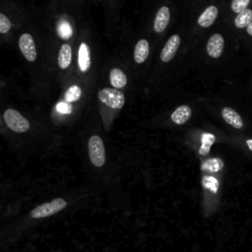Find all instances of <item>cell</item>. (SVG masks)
I'll list each match as a JSON object with an SVG mask.
<instances>
[{
  "label": "cell",
  "instance_id": "cell-4",
  "mask_svg": "<svg viewBox=\"0 0 252 252\" xmlns=\"http://www.w3.org/2000/svg\"><path fill=\"white\" fill-rule=\"evenodd\" d=\"M65 207H66V202L61 198H56L49 203H44L42 205H39L35 209H33L31 213V216L34 219L49 217L63 210Z\"/></svg>",
  "mask_w": 252,
  "mask_h": 252
},
{
  "label": "cell",
  "instance_id": "cell-6",
  "mask_svg": "<svg viewBox=\"0 0 252 252\" xmlns=\"http://www.w3.org/2000/svg\"><path fill=\"white\" fill-rule=\"evenodd\" d=\"M180 45V36L178 34L171 35L166 43L164 44L161 52H160V59L163 62H168L173 59L178 47Z\"/></svg>",
  "mask_w": 252,
  "mask_h": 252
},
{
  "label": "cell",
  "instance_id": "cell-11",
  "mask_svg": "<svg viewBox=\"0 0 252 252\" xmlns=\"http://www.w3.org/2000/svg\"><path fill=\"white\" fill-rule=\"evenodd\" d=\"M219 11L216 6H209L204 10V12L198 18V25L202 28L211 27L218 17Z\"/></svg>",
  "mask_w": 252,
  "mask_h": 252
},
{
  "label": "cell",
  "instance_id": "cell-15",
  "mask_svg": "<svg viewBox=\"0 0 252 252\" xmlns=\"http://www.w3.org/2000/svg\"><path fill=\"white\" fill-rule=\"evenodd\" d=\"M72 61V48L69 44L64 43L59 50L58 65L61 69H66L70 66Z\"/></svg>",
  "mask_w": 252,
  "mask_h": 252
},
{
  "label": "cell",
  "instance_id": "cell-2",
  "mask_svg": "<svg viewBox=\"0 0 252 252\" xmlns=\"http://www.w3.org/2000/svg\"><path fill=\"white\" fill-rule=\"evenodd\" d=\"M98 99L114 109H120L124 105L125 96L122 92L117 89L104 88L98 92Z\"/></svg>",
  "mask_w": 252,
  "mask_h": 252
},
{
  "label": "cell",
  "instance_id": "cell-25",
  "mask_svg": "<svg viewBox=\"0 0 252 252\" xmlns=\"http://www.w3.org/2000/svg\"><path fill=\"white\" fill-rule=\"evenodd\" d=\"M246 31H247V33L248 34H250V35H252V22L247 26V28H246Z\"/></svg>",
  "mask_w": 252,
  "mask_h": 252
},
{
  "label": "cell",
  "instance_id": "cell-16",
  "mask_svg": "<svg viewBox=\"0 0 252 252\" xmlns=\"http://www.w3.org/2000/svg\"><path fill=\"white\" fill-rule=\"evenodd\" d=\"M252 22V10L245 9L242 12L238 13L234 19V25L238 29L247 28V26Z\"/></svg>",
  "mask_w": 252,
  "mask_h": 252
},
{
  "label": "cell",
  "instance_id": "cell-8",
  "mask_svg": "<svg viewBox=\"0 0 252 252\" xmlns=\"http://www.w3.org/2000/svg\"><path fill=\"white\" fill-rule=\"evenodd\" d=\"M170 20V12L168 7L162 6L158 9L156 14L155 22H154V29L158 33L162 32L165 28L167 27Z\"/></svg>",
  "mask_w": 252,
  "mask_h": 252
},
{
  "label": "cell",
  "instance_id": "cell-21",
  "mask_svg": "<svg viewBox=\"0 0 252 252\" xmlns=\"http://www.w3.org/2000/svg\"><path fill=\"white\" fill-rule=\"evenodd\" d=\"M202 183L205 188L211 190L213 193H217L219 188V181L217 180V178L213 176H204Z\"/></svg>",
  "mask_w": 252,
  "mask_h": 252
},
{
  "label": "cell",
  "instance_id": "cell-22",
  "mask_svg": "<svg viewBox=\"0 0 252 252\" xmlns=\"http://www.w3.org/2000/svg\"><path fill=\"white\" fill-rule=\"evenodd\" d=\"M250 0H232L231 1V10L235 13H240L243 10L247 9Z\"/></svg>",
  "mask_w": 252,
  "mask_h": 252
},
{
  "label": "cell",
  "instance_id": "cell-19",
  "mask_svg": "<svg viewBox=\"0 0 252 252\" xmlns=\"http://www.w3.org/2000/svg\"><path fill=\"white\" fill-rule=\"evenodd\" d=\"M216 137L211 133H204L202 135V145L199 149L200 155H207L210 152L212 145L215 143Z\"/></svg>",
  "mask_w": 252,
  "mask_h": 252
},
{
  "label": "cell",
  "instance_id": "cell-9",
  "mask_svg": "<svg viewBox=\"0 0 252 252\" xmlns=\"http://www.w3.org/2000/svg\"><path fill=\"white\" fill-rule=\"evenodd\" d=\"M78 65L83 73L88 72L91 67V50L86 42L80 44L78 50Z\"/></svg>",
  "mask_w": 252,
  "mask_h": 252
},
{
  "label": "cell",
  "instance_id": "cell-3",
  "mask_svg": "<svg viewBox=\"0 0 252 252\" xmlns=\"http://www.w3.org/2000/svg\"><path fill=\"white\" fill-rule=\"evenodd\" d=\"M89 155L91 161L95 166H102L105 162V151L101 138L94 135L89 140Z\"/></svg>",
  "mask_w": 252,
  "mask_h": 252
},
{
  "label": "cell",
  "instance_id": "cell-1",
  "mask_svg": "<svg viewBox=\"0 0 252 252\" xmlns=\"http://www.w3.org/2000/svg\"><path fill=\"white\" fill-rule=\"evenodd\" d=\"M4 120L6 125L14 132L24 133L30 129V122L19 111L8 108L4 112Z\"/></svg>",
  "mask_w": 252,
  "mask_h": 252
},
{
  "label": "cell",
  "instance_id": "cell-10",
  "mask_svg": "<svg viewBox=\"0 0 252 252\" xmlns=\"http://www.w3.org/2000/svg\"><path fill=\"white\" fill-rule=\"evenodd\" d=\"M221 116L226 123L234 127L235 129H240L243 127V120L240 114H238V112H236L231 107H228V106L223 107L221 109Z\"/></svg>",
  "mask_w": 252,
  "mask_h": 252
},
{
  "label": "cell",
  "instance_id": "cell-23",
  "mask_svg": "<svg viewBox=\"0 0 252 252\" xmlns=\"http://www.w3.org/2000/svg\"><path fill=\"white\" fill-rule=\"evenodd\" d=\"M11 29V22L3 13L0 14V32L7 33Z\"/></svg>",
  "mask_w": 252,
  "mask_h": 252
},
{
  "label": "cell",
  "instance_id": "cell-7",
  "mask_svg": "<svg viewBox=\"0 0 252 252\" xmlns=\"http://www.w3.org/2000/svg\"><path fill=\"white\" fill-rule=\"evenodd\" d=\"M223 46L224 40L222 35L220 33H215L207 42V53L212 58H219L223 51Z\"/></svg>",
  "mask_w": 252,
  "mask_h": 252
},
{
  "label": "cell",
  "instance_id": "cell-14",
  "mask_svg": "<svg viewBox=\"0 0 252 252\" xmlns=\"http://www.w3.org/2000/svg\"><path fill=\"white\" fill-rule=\"evenodd\" d=\"M109 80L114 89H122L127 84V77L122 70L119 68L111 69L109 73Z\"/></svg>",
  "mask_w": 252,
  "mask_h": 252
},
{
  "label": "cell",
  "instance_id": "cell-18",
  "mask_svg": "<svg viewBox=\"0 0 252 252\" xmlns=\"http://www.w3.org/2000/svg\"><path fill=\"white\" fill-rule=\"evenodd\" d=\"M223 166V162L220 158H209L207 159L203 164H202V169L205 171L209 172H217L220 170Z\"/></svg>",
  "mask_w": 252,
  "mask_h": 252
},
{
  "label": "cell",
  "instance_id": "cell-17",
  "mask_svg": "<svg viewBox=\"0 0 252 252\" xmlns=\"http://www.w3.org/2000/svg\"><path fill=\"white\" fill-rule=\"evenodd\" d=\"M57 33L62 39H69L73 34L71 25L66 20H61L57 24Z\"/></svg>",
  "mask_w": 252,
  "mask_h": 252
},
{
  "label": "cell",
  "instance_id": "cell-12",
  "mask_svg": "<svg viewBox=\"0 0 252 252\" xmlns=\"http://www.w3.org/2000/svg\"><path fill=\"white\" fill-rule=\"evenodd\" d=\"M149 52H150L149 41L147 39H140L137 42V44L135 46V50H134L135 62L138 64L144 63L149 56Z\"/></svg>",
  "mask_w": 252,
  "mask_h": 252
},
{
  "label": "cell",
  "instance_id": "cell-26",
  "mask_svg": "<svg viewBox=\"0 0 252 252\" xmlns=\"http://www.w3.org/2000/svg\"><path fill=\"white\" fill-rule=\"evenodd\" d=\"M246 145L248 146L249 150L252 151V139H248V140L246 141Z\"/></svg>",
  "mask_w": 252,
  "mask_h": 252
},
{
  "label": "cell",
  "instance_id": "cell-5",
  "mask_svg": "<svg viewBox=\"0 0 252 252\" xmlns=\"http://www.w3.org/2000/svg\"><path fill=\"white\" fill-rule=\"evenodd\" d=\"M19 47L24 57L32 62L36 59V47L32 36L30 33H23L19 39Z\"/></svg>",
  "mask_w": 252,
  "mask_h": 252
},
{
  "label": "cell",
  "instance_id": "cell-24",
  "mask_svg": "<svg viewBox=\"0 0 252 252\" xmlns=\"http://www.w3.org/2000/svg\"><path fill=\"white\" fill-rule=\"evenodd\" d=\"M56 110L62 114H70L73 110V107L70 102L60 101L56 104Z\"/></svg>",
  "mask_w": 252,
  "mask_h": 252
},
{
  "label": "cell",
  "instance_id": "cell-20",
  "mask_svg": "<svg viewBox=\"0 0 252 252\" xmlns=\"http://www.w3.org/2000/svg\"><path fill=\"white\" fill-rule=\"evenodd\" d=\"M81 95H82L81 88L77 85H73L65 93V101L70 103L77 101L81 97Z\"/></svg>",
  "mask_w": 252,
  "mask_h": 252
},
{
  "label": "cell",
  "instance_id": "cell-13",
  "mask_svg": "<svg viewBox=\"0 0 252 252\" xmlns=\"http://www.w3.org/2000/svg\"><path fill=\"white\" fill-rule=\"evenodd\" d=\"M191 114H192V110L190 106L180 105L172 112L171 120L177 125H182L189 120V118L191 117Z\"/></svg>",
  "mask_w": 252,
  "mask_h": 252
}]
</instances>
